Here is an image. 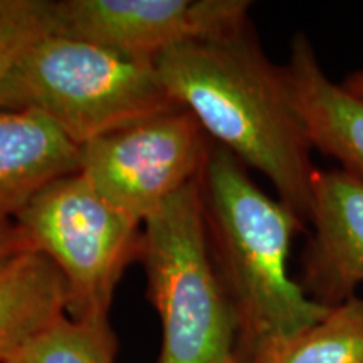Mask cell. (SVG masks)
I'll return each mask as SVG.
<instances>
[{
  "mask_svg": "<svg viewBox=\"0 0 363 363\" xmlns=\"http://www.w3.org/2000/svg\"><path fill=\"white\" fill-rule=\"evenodd\" d=\"M49 33H54L51 0H17L16 7L0 13V98L22 54Z\"/></svg>",
  "mask_w": 363,
  "mask_h": 363,
  "instance_id": "14",
  "label": "cell"
},
{
  "mask_svg": "<svg viewBox=\"0 0 363 363\" xmlns=\"http://www.w3.org/2000/svg\"><path fill=\"white\" fill-rule=\"evenodd\" d=\"M175 106L153 61L56 33L22 54L0 98V110L38 111L78 147Z\"/></svg>",
  "mask_w": 363,
  "mask_h": 363,
  "instance_id": "3",
  "label": "cell"
},
{
  "mask_svg": "<svg viewBox=\"0 0 363 363\" xmlns=\"http://www.w3.org/2000/svg\"><path fill=\"white\" fill-rule=\"evenodd\" d=\"M310 224L298 283L318 305L340 306L363 283V180L316 170Z\"/></svg>",
  "mask_w": 363,
  "mask_h": 363,
  "instance_id": "8",
  "label": "cell"
},
{
  "mask_svg": "<svg viewBox=\"0 0 363 363\" xmlns=\"http://www.w3.org/2000/svg\"><path fill=\"white\" fill-rule=\"evenodd\" d=\"M211 136L184 106L155 113L79 147V172L104 201L143 222L199 179Z\"/></svg>",
  "mask_w": 363,
  "mask_h": 363,
  "instance_id": "6",
  "label": "cell"
},
{
  "mask_svg": "<svg viewBox=\"0 0 363 363\" xmlns=\"http://www.w3.org/2000/svg\"><path fill=\"white\" fill-rule=\"evenodd\" d=\"M155 67L172 99L212 142L261 172L303 224L311 219L313 147L284 66L262 51L251 19L160 54Z\"/></svg>",
  "mask_w": 363,
  "mask_h": 363,
  "instance_id": "1",
  "label": "cell"
},
{
  "mask_svg": "<svg viewBox=\"0 0 363 363\" xmlns=\"http://www.w3.org/2000/svg\"><path fill=\"white\" fill-rule=\"evenodd\" d=\"M269 363H363V298L331 308Z\"/></svg>",
  "mask_w": 363,
  "mask_h": 363,
  "instance_id": "13",
  "label": "cell"
},
{
  "mask_svg": "<svg viewBox=\"0 0 363 363\" xmlns=\"http://www.w3.org/2000/svg\"><path fill=\"white\" fill-rule=\"evenodd\" d=\"M17 0H0V13L11 11L12 7H16Z\"/></svg>",
  "mask_w": 363,
  "mask_h": 363,
  "instance_id": "17",
  "label": "cell"
},
{
  "mask_svg": "<svg viewBox=\"0 0 363 363\" xmlns=\"http://www.w3.org/2000/svg\"><path fill=\"white\" fill-rule=\"evenodd\" d=\"M343 88L355 96L363 98V71H355L348 74L343 81Z\"/></svg>",
  "mask_w": 363,
  "mask_h": 363,
  "instance_id": "16",
  "label": "cell"
},
{
  "mask_svg": "<svg viewBox=\"0 0 363 363\" xmlns=\"http://www.w3.org/2000/svg\"><path fill=\"white\" fill-rule=\"evenodd\" d=\"M284 69L313 150L335 158L340 169L363 180V98L326 76L303 33L293 38Z\"/></svg>",
  "mask_w": 363,
  "mask_h": 363,
  "instance_id": "9",
  "label": "cell"
},
{
  "mask_svg": "<svg viewBox=\"0 0 363 363\" xmlns=\"http://www.w3.org/2000/svg\"><path fill=\"white\" fill-rule=\"evenodd\" d=\"M138 259L162 320L158 363H235V323L208 246L199 180L143 222Z\"/></svg>",
  "mask_w": 363,
  "mask_h": 363,
  "instance_id": "4",
  "label": "cell"
},
{
  "mask_svg": "<svg viewBox=\"0 0 363 363\" xmlns=\"http://www.w3.org/2000/svg\"><path fill=\"white\" fill-rule=\"evenodd\" d=\"M27 251H34L13 217L0 216V266Z\"/></svg>",
  "mask_w": 363,
  "mask_h": 363,
  "instance_id": "15",
  "label": "cell"
},
{
  "mask_svg": "<svg viewBox=\"0 0 363 363\" xmlns=\"http://www.w3.org/2000/svg\"><path fill=\"white\" fill-rule=\"evenodd\" d=\"M246 0H51L54 33L155 61L249 19Z\"/></svg>",
  "mask_w": 363,
  "mask_h": 363,
  "instance_id": "7",
  "label": "cell"
},
{
  "mask_svg": "<svg viewBox=\"0 0 363 363\" xmlns=\"http://www.w3.org/2000/svg\"><path fill=\"white\" fill-rule=\"evenodd\" d=\"M79 172V147L30 110H0V216L13 217L45 185Z\"/></svg>",
  "mask_w": 363,
  "mask_h": 363,
  "instance_id": "10",
  "label": "cell"
},
{
  "mask_svg": "<svg viewBox=\"0 0 363 363\" xmlns=\"http://www.w3.org/2000/svg\"><path fill=\"white\" fill-rule=\"evenodd\" d=\"M118 340L108 320L62 315L39 331L6 363H115Z\"/></svg>",
  "mask_w": 363,
  "mask_h": 363,
  "instance_id": "12",
  "label": "cell"
},
{
  "mask_svg": "<svg viewBox=\"0 0 363 363\" xmlns=\"http://www.w3.org/2000/svg\"><path fill=\"white\" fill-rule=\"evenodd\" d=\"M13 219L65 278L67 316L108 320L118 281L140 256L142 222L104 201L81 172L45 185Z\"/></svg>",
  "mask_w": 363,
  "mask_h": 363,
  "instance_id": "5",
  "label": "cell"
},
{
  "mask_svg": "<svg viewBox=\"0 0 363 363\" xmlns=\"http://www.w3.org/2000/svg\"><path fill=\"white\" fill-rule=\"evenodd\" d=\"M66 310V281L43 252L27 251L0 266V363Z\"/></svg>",
  "mask_w": 363,
  "mask_h": 363,
  "instance_id": "11",
  "label": "cell"
},
{
  "mask_svg": "<svg viewBox=\"0 0 363 363\" xmlns=\"http://www.w3.org/2000/svg\"><path fill=\"white\" fill-rule=\"evenodd\" d=\"M197 180L208 246L234 316V362L269 363L331 310L288 272L291 242L306 225L219 143H211Z\"/></svg>",
  "mask_w": 363,
  "mask_h": 363,
  "instance_id": "2",
  "label": "cell"
}]
</instances>
